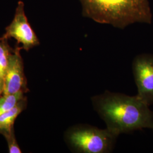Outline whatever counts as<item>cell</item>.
I'll return each instance as SVG.
<instances>
[{"label": "cell", "instance_id": "cell-6", "mask_svg": "<svg viewBox=\"0 0 153 153\" xmlns=\"http://www.w3.org/2000/svg\"><path fill=\"white\" fill-rule=\"evenodd\" d=\"M22 48L17 45L10 55L6 73L2 95L27 93V81L24 72V65L20 51Z\"/></svg>", "mask_w": 153, "mask_h": 153}, {"label": "cell", "instance_id": "cell-7", "mask_svg": "<svg viewBox=\"0 0 153 153\" xmlns=\"http://www.w3.org/2000/svg\"><path fill=\"white\" fill-rule=\"evenodd\" d=\"M26 97L13 108L0 115V134L5 136L14 131V124L17 117L27 107Z\"/></svg>", "mask_w": 153, "mask_h": 153}, {"label": "cell", "instance_id": "cell-1", "mask_svg": "<svg viewBox=\"0 0 153 153\" xmlns=\"http://www.w3.org/2000/svg\"><path fill=\"white\" fill-rule=\"evenodd\" d=\"M91 102L107 128L118 135L145 128L153 130V112L137 95L105 91L92 97Z\"/></svg>", "mask_w": 153, "mask_h": 153}, {"label": "cell", "instance_id": "cell-5", "mask_svg": "<svg viewBox=\"0 0 153 153\" xmlns=\"http://www.w3.org/2000/svg\"><path fill=\"white\" fill-rule=\"evenodd\" d=\"M132 70L137 95L149 106L153 104V55H138L133 61Z\"/></svg>", "mask_w": 153, "mask_h": 153}, {"label": "cell", "instance_id": "cell-2", "mask_svg": "<svg viewBox=\"0 0 153 153\" xmlns=\"http://www.w3.org/2000/svg\"><path fill=\"white\" fill-rule=\"evenodd\" d=\"M83 16L101 24L124 29L135 23L151 24L149 0H79Z\"/></svg>", "mask_w": 153, "mask_h": 153}, {"label": "cell", "instance_id": "cell-4", "mask_svg": "<svg viewBox=\"0 0 153 153\" xmlns=\"http://www.w3.org/2000/svg\"><path fill=\"white\" fill-rule=\"evenodd\" d=\"M5 30L3 36L7 39H16L18 45H22V49L28 51L40 44L37 35L28 21L25 5L21 1L18 2L14 18Z\"/></svg>", "mask_w": 153, "mask_h": 153}, {"label": "cell", "instance_id": "cell-3", "mask_svg": "<svg viewBox=\"0 0 153 153\" xmlns=\"http://www.w3.org/2000/svg\"><path fill=\"white\" fill-rule=\"evenodd\" d=\"M119 135L109 129H101L88 124H76L65 133L71 151L79 153H107L113 151Z\"/></svg>", "mask_w": 153, "mask_h": 153}, {"label": "cell", "instance_id": "cell-9", "mask_svg": "<svg viewBox=\"0 0 153 153\" xmlns=\"http://www.w3.org/2000/svg\"><path fill=\"white\" fill-rule=\"evenodd\" d=\"M26 96L23 93L2 95L0 96V115L15 107Z\"/></svg>", "mask_w": 153, "mask_h": 153}, {"label": "cell", "instance_id": "cell-8", "mask_svg": "<svg viewBox=\"0 0 153 153\" xmlns=\"http://www.w3.org/2000/svg\"><path fill=\"white\" fill-rule=\"evenodd\" d=\"M13 49L8 43V39L3 36L0 38V96L2 95L6 73L10 55Z\"/></svg>", "mask_w": 153, "mask_h": 153}, {"label": "cell", "instance_id": "cell-10", "mask_svg": "<svg viewBox=\"0 0 153 153\" xmlns=\"http://www.w3.org/2000/svg\"><path fill=\"white\" fill-rule=\"evenodd\" d=\"M8 145L9 152L10 153H21L22 150L16 141L14 131L4 136Z\"/></svg>", "mask_w": 153, "mask_h": 153}]
</instances>
